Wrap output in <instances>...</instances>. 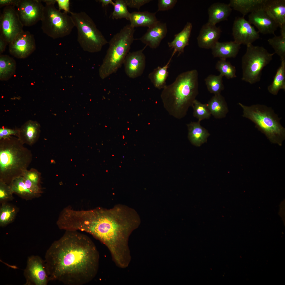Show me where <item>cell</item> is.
Instances as JSON below:
<instances>
[{
    "label": "cell",
    "instance_id": "cell-3",
    "mask_svg": "<svg viewBox=\"0 0 285 285\" xmlns=\"http://www.w3.org/2000/svg\"><path fill=\"white\" fill-rule=\"evenodd\" d=\"M17 137L0 140V181L10 185L15 178L23 176L32 159L30 150Z\"/></svg>",
    "mask_w": 285,
    "mask_h": 285
},
{
    "label": "cell",
    "instance_id": "cell-35",
    "mask_svg": "<svg viewBox=\"0 0 285 285\" xmlns=\"http://www.w3.org/2000/svg\"><path fill=\"white\" fill-rule=\"evenodd\" d=\"M113 6L114 10L111 14L113 19L125 18L129 20L131 13L128 10L125 0H115Z\"/></svg>",
    "mask_w": 285,
    "mask_h": 285
},
{
    "label": "cell",
    "instance_id": "cell-6",
    "mask_svg": "<svg viewBox=\"0 0 285 285\" xmlns=\"http://www.w3.org/2000/svg\"><path fill=\"white\" fill-rule=\"evenodd\" d=\"M198 73L196 69L181 73L172 84L163 89L162 96L177 110L192 105L198 93Z\"/></svg>",
    "mask_w": 285,
    "mask_h": 285
},
{
    "label": "cell",
    "instance_id": "cell-47",
    "mask_svg": "<svg viewBox=\"0 0 285 285\" xmlns=\"http://www.w3.org/2000/svg\"><path fill=\"white\" fill-rule=\"evenodd\" d=\"M96 1L97 2L101 3L103 7L106 6L110 4H111L113 6L114 4V2L112 0H98Z\"/></svg>",
    "mask_w": 285,
    "mask_h": 285
},
{
    "label": "cell",
    "instance_id": "cell-26",
    "mask_svg": "<svg viewBox=\"0 0 285 285\" xmlns=\"http://www.w3.org/2000/svg\"><path fill=\"white\" fill-rule=\"evenodd\" d=\"M200 122H191L187 125L189 139L192 144L198 146L206 142L210 135L208 131L201 126Z\"/></svg>",
    "mask_w": 285,
    "mask_h": 285
},
{
    "label": "cell",
    "instance_id": "cell-15",
    "mask_svg": "<svg viewBox=\"0 0 285 285\" xmlns=\"http://www.w3.org/2000/svg\"><path fill=\"white\" fill-rule=\"evenodd\" d=\"M137 51L129 52L124 64L127 75L131 78L138 77L143 73L146 65V57L143 51L146 47Z\"/></svg>",
    "mask_w": 285,
    "mask_h": 285
},
{
    "label": "cell",
    "instance_id": "cell-7",
    "mask_svg": "<svg viewBox=\"0 0 285 285\" xmlns=\"http://www.w3.org/2000/svg\"><path fill=\"white\" fill-rule=\"evenodd\" d=\"M70 13L77 31V41L85 51L95 53L101 51L108 42L97 28L92 18L85 12Z\"/></svg>",
    "mask_w": 285,
    "mask_h": 285
},
{
    "label": "cell",
    "instance_id": "cell-12",
    "mask_svg": "<svg viewBox=\"0 0 285 285\" xmlns=\"http://www.w3.org/2000/svg\"><path fill=\"white\" fill-rule=\"evenodd\" d=\"M15 7L23 26H30L41 21L44 6L40 0H20Z\"/></svg>",
    "mask_w": 285,
    "mask_h": 285
},
{
    "label": "cell",
    "instance_id": "cell-42",
    "mask_svg": "<svg viewBox=\"0 0 285 285\" xmlns=\"http://www.w3.org/2000/svg\"><path fill=\"white\" fill-rule=\"evenodd\" d=\"M18 132V129H12L3 127L0 128V140L9 138L13 135L17 137Z\"/></svg>",
    "mask_w": 285,
    "mask_h": 285
},
{
    "label": "cell",
    "instance_id": "cell-20",
    "mask_svg": "<svg viewBox=\"0 0 285 285\" xmlns=\"http://www.w3.org/2000/svg\"><path fill=\"white\" fill-rule=\"evenodd\" d=\"M263 8L280 28L285 26V0H265Z\"/></svg>",
    "mask_w": 285,
    "mask_h": 285
},
{
    "label": "cell",
    "instance_id": "cell-43",
    "mask_svg": "<svg viewBox=\"0 0 285 285\" xmlns=\"http://www.w3.org/2000/svg\"><path fill=\"white\" fill-rule=\"evenodd\" d=\"M127 6L137 9L139 11L142 6L149 3L151 0H125Z\"/></svg>",
    "mask_w": 285,
    "mask_h": 285
},
{
    "label": "cell",
    "instance_id": "cell-25",
    "mask_svg": "<svg viewBox=\"0 0 285 285\" xmlns=\"http://www.w3.org/2000/svg\"><path fill=\"white\" fill-rule=\"evenodd\" d=\"M156 12L148 11H135L130 13L129 21L130 25L134 28L146 27L149 28L158 20L156 16Z\"/></svg>",
    "mask_w": 285,
    "mask_h": 285
},
{
    "label": "cell",
    "instance_id": "cell-8",
    "mask_svg": "<svg viewBox=\"0 0 285 285\" xmlns=\"http://www.w3.org/2000/svg\"><path fill=\"white\" fill-rule=\"evenodd\" d=\"M45 3L41 21L44 33L53 39L69 35L75 25L71 16L55 6V0H43Z\"/></svg>",
    "mask_w": 285,
    "mask_h": 285
},
{
    "label": "cell",
    "instance_id": "cell-18",
    "mask_svg": "<svg viewBox=\"0 0 285 285\" xmlns=\"http://www.w3.org/2000/svg\"><path fill=\"white\" fill-rule=\"evenodd\" d=\"M221 30L219 27L208 22L202 27L197 38L200 48L211 49L220 37Z\"/></svg>",
    "mask_w": 285,
    "mask_h": 285
},
{
    "label": "cell",
    "instance_id": "cell-32",
    "mask_svg": "<svg viewBox=\"0 0 285 285\" xmlns=\"http://www.w3.org/2000/svg\"><path fill=\"white\" fill-rule=\"evenodd\" d=\"M223 77L221 74H210L205 79V84L208 91L214 95L220 94L224 87L223 84Z\"/></svg>",
    "mask_w": 285,
    "mask_h": 285
},
{
    "label": "cell",
    "instance_id": "cell-29",
    "mask_svg": "<svg viewBox=\"0 0 285 285\" xmlns=\"http://www.w3.org/2000/svg\"><path fill=\"white\" fill-rule=\"evenodd\" d=\"M16 63L12 58L7 55L0 56V79L6 81L10 79L15 73Z\"/></svg>",
    "mask_w": 285,
    "mask_h": 285
},
{
    "label": "cell",
    "instance_id": "cell-5",
    "mask_svg": "<svg viewBox=\"0 0 285 285\" xmlns=\"http://www.w3.org/2000/svg\"><path fill=\"white\" fill-rule=\"evenodd\" d=\"M135 28L127 24L115 34L108 42L109 47L99 69L104 79L115 73L123 64L135 39Z\"/></svg>",
    "mask_w": 285,
    "mask_h": 285
},
{
    "label": "cell",
    "instance_id": "cell-16",
    "mask_svg": "<svg viewBox=\"0 0 285 285\" xmlns=\"http://www.w3.org/2000/svg\"><path fill=\"white\" fill-rule=\"evenodd\" d=\"M263 7L250 13L248 15V21L254 25L259 32L274 34L278 25L268 15Z\"/></svg>",
    "mask_w": 285,
    "mask_h": 285
},
{
    "label": "cell",
    "instance_id": "cell-33",
    "mask_svg": "<svg viewBox=\"0 0 285 285\" xmlns=\"http://www.w3.org/2000/svg\"><path fill=\"white\" fill-rule=\"evenodd\" d=\"M215 68L220 72V74L228 79L236 77L235 67L229 62L226 61V59H220L217 62Z\"/></svg>",
    "mask_w": 285,
    "mask_h": 285
},
{
    "label": "cell",
    "instance_id": "cell-17",
    "mask_svg": "<svg viewBox=\"0 0 285 285\" xmlns=\"http://www.w3.org/2000/svg\"><path fill=\"white\" fill-rule=\"evenodd\" d=\"M168 31L167 24L158 21L148 28L146 32L138 39L150 48L155 49L160 45Z\"/></svg>",
    "mask_w": 285,
    "mask_h": 285
},
{
    "label": "cell",
    "instance_id": "cell-19",
    "mask_svg": "<svg viewBox=\"0 0 285 285\" xmlns=\"http://www.w3.org/2000/svg\"><path fill=\"white\" fill-rule=\"evenodd\" d=\"M40 128V125L37 122L28 121L18 129L17 137L23 144L32 145L39 138Z\"/></svg>",
    "mask_w": 285,
    "mask_h": 285
},
{
    "label": "cell",
    "instance_id": "cell-31",
    "mask_svg": "<svg viewBox=\"0 0 285 285\" xmlns=\"http://www.w3.org/2000/svg\"><path fill=\"white\" fill-rule=\"evenodd\" d=\"M13 192L22 197L30 198L37 196L28 190L24 181L23 176L15 178L9 185Z\"/></svg>",
    "mask_w": 285,
    "mask_h": 285
},
{
    "label": "cell",
    "instance_id": "cell-14",
    "mask_svg": "<svg viewBox=\"0 0 285 285\" xmlns=\"http://www.w3.org/2000/svg\"><path fill=\"white\" fill-rule=\"evenodd\" d=\"M232 31L234 41L241 45L247 46L259 38V32L243 17L236 18Z\"/></svg>",
    "mask_w": 285,
    "mask_h": 285
},
{
    "label": "cell",
    "instance_id": "cell-24",
    "mask_svg": "<svg viewBox=\"0 0 285 285\" xmlns=\"http://www.w3.org/2000/svg\"><path fill=\"white\" fill-rule=\"evenodd\" d=\"M265 0H231L229 6L235 10L240 12L243 17L249 13L256 11L262 7Z\"/></svg>",
    "mask_w": 285,
    "mask_h": 285
},
{
    "label": "cell",
    "instance_id": "cell-27",
    "mask_svg": "<svg viewBox=\"0 0 285 285\" xmlns=\"http://www.w3.org/2000/svg\"><path fill=\"white\" fill-rule=\"evenodd\" d=\"M207 104L211 114L216 118L225 117L228 112L227 103L221 94L214 95Z\"/></svg>",
    "mask_w": 285,
    "mask_h": 285
},
{
    "label": "cell",
    "instance_id": "cell-13",
    "mask_svg": "<svg viewBox=\"0 0 285 285\" xmlns=\"http://www.w3.org/2000/svg\"><path fill=\"white\" fill-rule=\"evenodd\" d=\"M9 51L15 57L27 58L35 50V40L33 35L28 31H23L10 43Z\"/></svg>",
    "mask_w": 285,
    "mask_h": 285
},
{
    "label": "cell",
    "instance_id": "cell-36",
    "mask_svg": "<svg viewBox=\"0 0 285 285\" xmlns=\"http://www.w3.org/2000/svg\"><path fill=\"white\" fill-rule=\"evenodd\" d=\"M16 211L14 207L3 204L0 209V225L3 227L11 222L14 219Z\"/></svg>",
    "mask_w": 285,
    "mask_h": 285
},
{
    "label": "cell",
    "instance_id": "cell-41",
    "mask_svg": "<svg viewBox=\"0 0 285 285\" xmlns=\"http://www.w3.org/2000/svg\"><path fill=\"white\" fill-rule=\"evenodd\" d=\"M24 181L27 188L31 192L37 195L41 193L38 184L30 180L26 177L23 176Z\"/></svg>",
    "mask_w": 285,
    "mask_h": 285
},
{
    "label": "cell",
    "instance_id": "cell-2",
    "mask_svg": "<svg viewBox=\"0 0 285 285\" xmlns=\"http://www.w3.org/2000/svg\"><path fill=\"white\" fill-rule=\"evenodd\" d=\"M74 220L76 230L90 234L105 244L118 266L124 268L129 265V238L139 221L134 210L118 204L109 209L78 210Z\"/></svg>",
    "mask_w": 285,
    "mask_h": 285
},
{
    "label": "cell",
    "instance_id": "cell-30",
    "mask_svg": "<svg viewBox=\"0 0 285 285\" xmlns=\"http://www.w3.org/2000/svg\"><path fill=\"white\" fill-rule=\"evenodd\" d=\"M281 89L285 90V60L281 61L272 83L268 87L269 92L274 95H277Z\"/></svg>",
    "mask_w": 285,
    "mask_h": 285
},
{
    "label": "cell",
    "instance_id": "cell-38",
    "mask_svg": "<svg viewBox=\"0 0 285 285\" xmlns=\"http://www.w3.org/2000/svg\"><path fill=\"white\" fill-rule=\"evenodd\" d=\"M13 192L9 185L0 181V201L2 202L12 199Z\"/></svg>",
    "mask_w": 285,
    "mask_h": 285
},
{
    "label": "cell",
    "instance_id": "cell-4",
    "mask_svg": "<svg viewBox=\"0 0 285 285\" xmlns=\"http://www.w3.org/2000/svg\"><path fill=\"white\" fill-rule=\"evenodd\" d=\"M238 104L243 110V117L254 122L271 142L281 145L285 139V129L280 123L281 118L271 107L259 104L250 106Z\"/></svg>",
    "mask_w": 285,
    "mask_h": 285
},
{
    "label": "cell",
    "instance_id": "cell-44",
    "mask_svg": "<svg viewBox=\"0 0 285 285\" xmlns=\"http://www.w3.org/2000/svg\"><path fill=\"white\" fill-rule=\"evenodd\" d=\"M59 8V10H63L67 12H70L69 10V1L68 0H56Z\"/></svg>",
    "mask_w": 285,
    "mask_h": 285
},
{
    "label": "cell",
    "instance_id": "cell-40",
    "mask_svg": "<svg viewBox=\"0 0 285 285\" xmlns=\"http://www.w3.org/2000/svg\"><path fill=\"white\" fill-rule=\"evenodd\" d=\"M40 173L35 169L32 168L27 170L23 176L29 179L31 181L38 184L40 179Z\"/></svg>",
    "mask_w": 285,
    "mask_h": 285
},
{
    "label": "cell",
    "instance_id": "cell-21",
    "mask_svg": "<svg viewBox=\"0 0 285 285\" xmlns=\"http://www.w3.org/2000/svg\"><path fill=\"white\" fill-rule=\"evenodd\" d=\"M241 45L234 41L217 42L211 49L214 57L226 59L234 58L237 55Z\"/></svg>",
    "mask_w": 285,
    "mask_h": 285
},
{
    "label": "cell",
    "instance_id": "cell-46",
    "mask_svg": "<svg viewBox=\"0 0 285 285\" xmlns=\"http://www.w3.org/2000/svg\"><path fill=\"white\" fill-rule=\"evenodd\" d=\"M8 44L4 39L0 36V55L5 51L6 46Z\"/></svg>",
    "mask_w": 285,
    "mask_h": 285
},
{
    "label": "cell",
    "instance_id": "cell-1",
    "mask_svg": "<svg viewBox=\"0 0 285 285\" xmlns=\"http://www.w3.org/2000/svg\"><path fill=\"white\" fill-rule=\"evenodd\" d=\"M44 259L50 281L68 285H82L91 281L98 268L99 255L86 235L66 230L46 251Z\"/></svg>",
    "mask_w": 285,
    "mask_h": 285
},
{
    "label": "cell",
    "instance_id": "cell-28",
    "mask_svg": "<svg viewBox=\"0 0 285 285\" xmlns=\"http://www.w3.org/2000/svg\"><path fill=\"white\" fill-rule=\"evenodd\" d=\"M174 54L173 53L171 58L165 65L162 67L158 66L149 74L148 78L156 88L163 89L167 85L166 80L169 76L168 69Z\"/></svg>",
    "mask_w": 285,
    "mask_h": 285
},
{
    "label": "cell",
    "instance_id": "cell-45",
    "mask_svg": "<svg viewBox=\"0 0 285 285\" xmlns=\"http://www.w3.org/2000/svg\"><path fill=\"white\" fill-rule=\"evenodd\" d=\"M20 0H0V6L2 7L9 5H12L15 7L18 4Z\"/></svg>",
    "mask_w": 285,
    "mask_h": 285
},
{
    "label": "cell",
    "instance_id": "cell-39",
    "mask_svg": "<svg viewBox=\"0 0 285 285\" xmlns=\"http://www.w3.org/2000/svg\"><path fill=\"white\" fill-rule=\"evenodd\" d=\"M177 2V0H159L157 12L165 11L173 8Z\"/></svg>",
    "mask_w": 285,
    "mask_h": 285
},
{
    "label": "cell",
    "instance_id": "cell-9",
    "mask_svg": "<svg viewBox=\"0 0 285 285\" xmlns=\"http://www.w3.org/2000/svg\"><path fill=\"white\" fill-rule=\"evenodd\" d=\"M246 46L241 59V79L253 84L260 80L263 69L272 60L275 53H269L263 47L252 44Z\"/></svg>",
    "mask_w": 285,
    "mask_h": 285
},
{
    "label": "cell",
    "instance_id": "cell-37",
    "mask_svg": "<svg viewBox=\"0 0 285 285\" xmlns=\"http://www.w3.org/2000/svg\"><path fill=\"white\" fill-rule=\"evenodd\" d=\"M192 106L193 109L194 116L198 119V121L209 119L211 114L208 108L207 104H203L195 99Z\"/></svg>",
    "mask_w": 285,
    "mask_h": 285
},
{
    "label": "cell",
    "instance_id": "cell-23",
    "mask_svg": "<svg viewBox=\"0 0 285 285\" xmlns=\"http://www.w3.org/2000/svg\"><path fill=\"white\" fill-rule=\"evenodd\" d=\"M192 28V24L187 22L182 30L174 35L173 40L168 42L169 47L174 49L173 52H179V55L184 52L185 47L189 45V38Z\"/></svg>",
    "mask_w": 285,
    "mask_h": 285
},
{
    "label": "cell",
    "instance_id": "cell-10",
    "mask_svg": "<svg viewBox=\"0 0 285 285\" xmlns=\"http://www.w3.org/2000/svg\"><path fill=\"white\" fill-rule=\"evenodd\" d=\"M15 7L5 6L0 16V36L9 44L18 34L24 31Z\"/></svg>",
    "mask_w": 285,
    "mask_h": 285
},
{
    "label": "cell",
    "instance_id": "cell-11",
    "mask_svg": "<svg viewBox=\"0 0 285 285\" xmlns=\"http://www.w3.org/2000/svg\"><path fill=\"white\" fill-rule=\"evenodd\" d=\"M23 274L25 285H46L49 281L45 260L38 255L28 257Z\"/></svg>",
    "mask_w": 285,
    "mask_h": 285
},
{
    "label": "cell",
    "instance_id": "cell-34",
    "mask_svg": "<svg viewBox=\"0 0 285 285\" xmlns=\"http://www.w3.org/2000/svg\"><path fill=\"white\" fill-rule=\"evenodd\" d=\"M268 41L274 49L275 53L280 57L281 61L285 60V35L278 36L275 35Z\"/></svg>",
    "mask_w": 285,
    "mask_h": 285
},
{
    "label": "cell",
    "instance_id": "cell-22",
    "mask_svg": "<svg viewBox=\"0 0 285 285\" xmlns=\"http://www.w3.org/2000/svg\"><path fill=\"white\" fill-rule=\"evenodd\" d=\"M232 10L229 4L219 2L213 4L208 9L209 18L207 22L216 25L220 22L227 20Z\"/></svg>",
    "mask_w": 285,
    "mask_h": 285
}]
</instances>
